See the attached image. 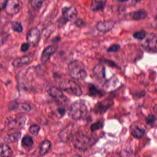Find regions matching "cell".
Returning a JSON list of instances; mask_svg holds the SVG:
<instances>
[{
    "label": "cell",
    "instance_id": "obj_1",
    "mask_svg": "<svg viewBox=\"0 0 157 157\" xmlns=\"http://www.w3.org/2000/svg\"><path fill=\"white\" fill-rule=\"evenodd\" d=\"M70 76L76 80L84 79L87 76L86 66L82 62L77 60L72 61L68 65Z\"/></svg>",
    "mask_w": 157,
    "mask_h": 157
},
{
    "label": "cell",
    "instance_id": "obj_2",
    "mask_svg": "<svg viewBox=\"0 0 157 157\" xmlns=\"http://www.w3.org/2000/svg\"><path fill=\"white\" fill-rule=\"evenodd\" d=\"M87 112V107L82 100H77L74 102L69 109V115L75 120L83 119L86 115Z\"/></svg>",
    "mask_w": 157,
    "mask_h": 157
},
{
    "label": "cell",
    "instance_id": "obj_3",
    "mask_svg": "<svg viewBox=\"0 0 157 157\" xmlns=\"http://www.w3.org/2000/svg\"><path fill=\"white\" fill-rule=\"evenodd\" d=\"M59 88L62 91H64L74 96H79L82 94L80 86L75 81L71 79H63L59 84Z\"/></svg>",
    "mask_w": 157,
    "mask_h": 157
},
{
    "label": "cell",
    "instance_id": "obj_4",
    "mask_svg": "<svg viewBox=\"0 0 157 157\" xmlns=\"http://www.w3.org/2000/svg\"><path fill=\"white\" fill-rule=\"evenodd\" d=\"M92 139L87 135L78 133L73 139L75 147L80 150H86L92 144Z\"/></svg>",
    "mask_w": 157,
    "mask_h": 157
},
{
    "label": "cell",
    "instance_id": "obj_5",
    "mask_svg": "<svg viewBox=\"0 0 157 157\" xmlns=\"http://www.w3.org/2000/svg\"><path fill=\"white\" fill-rule=\"evenodd\" d=\"M142 44L147 51L150 52H157V37L155 34H147Z\"/></svg>",
    "mask_w": 157,
    "mask_h": 157
},
{
    "label": "cell",
    "instance_id": "obj_6",
    "mask_svg": "<svg viewBox=\"0 0 157 157\" xmlns=\"http://www.w3.org/2000/svg\"><path fill=\"white\" fill-rule=\"evenodd\" d=\"M40 38V30L37 28L31 29L27 33V42L31 46L37 44Z\"/></svg>",
    "mask_w": 157,
    "mask_h": 157
},
{
    "label": "cell",
    "instance_id": "obj_7",
    "mask_svg": "<svg viewBox=\"0 0 157 157\" xmlns=\"http://www.w3.org/2000/svg\"><path fill=\"white\" fill-rule=\"evenodd\" d=\"M63 18L66 21H75L77 18L78 12L76 8L73 6H65L62 9Z\"/></svg>",
    "mask_w": 157,
    "mask_h": 157
},
{
    "label": "cell",
    "instance_id": "obj_8",
    "mask_svg": "<svg viewBox=\"0 0 157 157\" xmlns=\"http://www.w3.org/2000/svg\"><path fill=\"white\" fill-rule=\"evenodd\" d=\"M20 9V6L19 1L17 0L6 1L5 9L6 12L8 14L11 15L16 14L19 12Z\"/></svg>",
    "mask_w": 157,
    "mask_h": 157
},
{
    "label": "cell",
    "instance_id": "obj_9",
    "mask_svg": "<svg viewBox=\"0 0 157 157\" xmlns=\"http://www.w3.org/2000/svg\"><path fill=\"white\" fill-rule=\"evenodd\" d=\"M115 22L113 20L100 21L97 24V29L101 33H106L111 30L114 27Z\"/></svg>",
    "mask_w": 157,
    "mask_h": 157
},
{
    "label": "cell",
    "instance_id": "obj_10",
    "mask_svg": "<svg viewBox=\"0 0 157 157\" xmlns=\"http://www.w3.org/2000/svg\"><path fill=\"white\" fill-rule=\"evenodd\" d=\"M50 96L59 102H64L66 100V97L59 88L52 86L50 88L48 91Z\"/></svg>",
    "mask_w": 157,
    "mask_h": 157
},
{
    "label": "cell",
    "instance_id": "obj_11",
    "mask_svg": "<svg viewBox=\"0 0 157 157\" xmlns=\"http://www.w3.org/2000/svg\"><path fill=\"white\" fill-rule=\"evenodd\" d=\"M113 102L110 100H105L97 103L94 108L96 113L103 114L112 105Z\"/></svg>",
    "mask_w": 157,
    "mask_h": 157
},
{
    "label": "cell",
    "instance_id": "obj_12",
    "mask_svg": "<svg viewBox=\"0 0 157 157\" xmlns=\"http://www.w3.org/2000/svg\"><path fill=\"white\" fill-rule=\"evenodd\" d=\"M57 47L55 45L48 46L43 50L41 54V61L43 63H46L50 59L51 56L57 51Z\"/></svg>",
    "mask_w": 157,
    "mask_h": 157
},
{
    "label": "cell",
    "instance_id": "obj_13",
    "mask_svg": "<svg viewBox=\"0 0 157 157\" xmlns=\"http://www.w3.org/2000/svg\"><path fill=\"white\" fill-rule=\"evenodd\" d=\"M106 2L101 0H93L90 4V9L93 12H99L104 10Z\"/></svg>",
    "mask_w": 157,
    "mask_h": 157
},
{
    "label": "cell",
    "instance_id": "obj_14",
    "mask_svg": "<svg viewBox=\"0 0 157 157\" xmlns=\"http://www.w3.org/2000/svg\"><path fill=\"white\" fill-rule=\"evenodd\" d=\"M131 134L136 138H141L144 135L145 130L137 126H132L130 129Z\"/></svg>",
    "mask_w": 157,
    "mask_h": 157
},
{
    "label": "cell",
    "instance_id": "obj_15",
    "mask_svg": "<svg viewBox=\"0 0 157 157\" xmlns=\"http://www.w3.org/2000/svg\"><path fill=\"white\" fill-rule=\"evenodd\" d=\"M147 13L145 10H139L131 12L129 16L132 19L138 20L144 19L147 16Z\"/></svg>",
    "mask_w": 157,
    "mask_h": 157
},
{
    "label": "cell",
    "instance_id": "obj_16",
    "mask_svg": "<svg viewBox=\"0 0 157 157\" xmlns=\"http://www.w3.org/2000/svg\"><path fill=\"white\" fill-rule=\"evenodd\" d=\"M13 152L11 147L6 144H0V157H11Z\"/></svg>",
    "mask_w": 157,
    "mask_h": 157
},
{
    "label": "cell",
    "instance_id": "obj_17",
    "mask_svg": "<svg viewBox=\"0 0 157 157\" xmlns=\"http://www.w3.org/2000/svg\"><path fill=\"white\" fill-rule=\"evenodd\" d=\"M30 59L28 56H24L14 59L13 62V65L15 67H20L29 62Z\"/></svg>",
    "mask_w": 157,
    "mask_h": 157
},
{
    "label": "cell",
    "instance_id": "obj_18",
    "mask_svg": "<svg viewBox=\"0 0 157 157\" xmlns=\"http://www.w3.org/2000/svg\"><path fill=\"white\" fill-rule=\"evenodd\" d=\"M52 146L50 141L45 140L41 143L40 147L39 154L40 155L43 156L47 154L49 151Z\"/></svg>",
    "mask_w": 157,
    "mask_h": 157
},
{
    "label": "cell",
    "instance_id": "obj_19",
    "mask_svg": "<svg viewBox=\"0 0 157 157\" xmlns=\"http://www.w3.org/2000/svg\"><path fill=\"white\" fill-rule=\"evenodd\" d=\"M13 108L20 112H28L31 110V108L30 105L27 103H20L15 104Z\"/></svg>",
    "mask_w": 157,
    "mask_h": 157
},
{
    "label": "cell",
    "instance_id": "obj_20",
    "mask_svg": "<svg viewBox=\"0 0 157 157\" xmlns=\"http://www.w3.org/2000/svg\"><path fill=\"white\" fill-rule=\"evenodd\" d=\"M89 95L93 97H101L103 96V93L101 90L98 88L94 85L90 84L89 85Z\"/></svg>",
    "mask_w": 157,
    "mask_h": 157
},
{
    "label": "cell",
    "instance_id": "obj_21",
    "mask_svg": "<svg viewBox=\"0 0 157 157\" xmlns=\"http://www.w3.org/2000/svg\"><path fill=\"white\" fill-rule=\"evenodd\" d=\"M25 119L24 118H18V119H16V122H15L14 120H12L10 121V123L9 124V126L10 128H15L17 127H19V126H21L22 124H24L25 123Z\"/></svg>",
    "mask_w": 157,
    "mask_h": 157
},
{
    "label": "cell",
    "instance_id": "obj_22",
    "mask_svg": "<svg viewBox=\"0 0 157 157\" xmlns=\"http://www.w3.org/2000/svg\"><path fill=\"white\" fill-rule=\"evenodd\" d=\"M33 140L29 135H26L23 137L22 140V145L25 147H29L33 145Z\"/></svg>",
    "mask_w": 157,
    "mask_h": 157
},
{
    "label": "cell",
    "instance_id": "obj_23",
    "mask_svg": "<svg viewBox=\"0 0 157 157\" xmlns=\"http://www.w3.org/2000/svg\"><path fill=\"white\" fill-rule=\"evenodd\" d=\"M11 26H12V29L16 32H21L23 31V26L22 24L18 21H13L11 24Z\"/></svg>",
    "mask_w": 157,
    "mask_h": 157
},
{
    "label": "cell",
    "instance_id": "obj_24",
    "mask_svg": "<svg viewBox=\"0 0 157 157\" xmlns=\"http://www.w3.org/2000/svg\"><path fill=\"white\" fill-rule=\"evenodd\" d=\"M94 72L98 76H101V77H102L103 78L105 77L104 67L101 65H97L94 69Z\"/></svg>",
    "mask_w": 157,
    "mask_h": 157
},
{
    "label": "cell",
    "instance_id": "obj_25",
    "mask_svg": "<svg viewBox=\"0 0 157 157\" xmlns=\"http://www.w3.org/2000/svg\"><path fill=\"white\" fill-rule=\"evenodd\" d=\"M147 33L146 31L144 30H140L137 31L134 34L133 37L135 38L140 40H143L145 38Z\"/></svg>",
    "mask_w": 157,
    "mask_h": 157
},
{
    "label": "cell",
    "instance_id": "obj_26",
    "mask_svg": "<svg viewBox=\"0 0 157 157\" xmlns=\"http://www.w3.org/2000/svg\"><path fill=\"white\" fill-rule=\"evenodd\" d=\"M20 137V133L17 132L10 135L6 139H7V141L11 142V143H15V142L18 141Z\"/></svg>",
    "mask_w": 157,
    "mask_h": 157
},
{
    "label": "cell",
    "instance_id": "obj_27",
    "mask_svg": "<svg viewBox=\"0 0 157 157\" xmlns=\"http://www.w3.org/2000/svg\"><path fill=\"white\" fill-rule=\"evenodd\" d=\"M43 2L42 1H30V4L31 6L34 9H39L42 6Z\"/></svg>",
    "mask_w": 157,
    "mask_h": 157
},
{
    "label": "cell",
    "instance_id": "obj_28",
    "mask_svg": "<svg viewBox=\"0 0 157 157\" xmlns=\"http://www.w3.org/2000/svg\"><path fill=\"white\" fill-rule=\"evenodd\" d=\"M40 127L36 124H34L30 127L29 129V132L34 135H36L39 132Z\"/></svg>",
    "mask_w": 157,
    "mask_h": 157
},
{
    "label": "cell",
    "instance_id": "obj_29",
    "mask_svg": "<svg viewBox=\"0 0 157 157\" xmlns=\"http://www.w3.org/2000/svg\"><path fill=\"white\" fill-rule=\"evenodd\" d=\"M156 120V117L154 115L151 114V115H148L145 121L147 124H148V125H151V124L155 123Z\"/></svg>",
    "mask_w": 157,
    "mask_h": 157
},
{
    "label": "cell",
    "instance_id": "obj_30",
    "mask_svg": "<svg viewBox=\"0 0 157 157\" xmlns=\"http://www.w3.org/2000/svg\"><path fill=\"white\" fill-rule=\"evenodd\" d=\"M121 49V46L119 44H115L111 45L108 48L107 51L109 53H115Z\"/></svg>",
    "mask_w": 157,
    "mask_h": 157
},
{
    "label": "cell",
    "instance_id": "obj_31",
    "mask_svg": "<svg viewBox=\"0 0 157 157\" xmlns=\"http://www.w3.org/2000/svg\"><path fill=\"white\" fill-rule=\"evenodd\" d=\"M103 127V124L101 122H98L95 123L90 126V130L92 131H97V130H99L101 129Z\"/></svg>",
    "mask_w": 157,
    "mask_h": 157
},
{
    "label": "cell",
    "instance_id": "obj_32",
    "mask_svg": "<svg viewBox=\"0 0 157 157\" xmlns=\"http://www.w3.org/2000/svg\"><path fill=\"white\" fill-rule=\"evenodd\" d=\"M74 22L75 26H77L78 27H82L85 25V21L81 18H77L74 21Z\"/></svg>",
    "mask_w": 157,
    "mask_h": 157
},
{
    "label": "cell",
    "instance_id": "obj_33",
    "mask_svg": "<svg viewBox=\"0 0 157 157\" xmlns=\"http://www.w3.org/2000/svg\"><path fill=\"white\" fill-rule=\"evenodd\" d=\"M30 45L28 42H25L22 44L21 46V51L22 52H26L29 49Z\"/></svg>",
    "mask_w": 157,
    "mask_h": 157
},
{
    "label": "cell",
    "instance_id": "obj_34",
    "mask_svg": "<svg viewBox=\"0 0 157 157\" xmlns=\"http://www.w3.org/2000/svg\"><path fill=\"white\" fill-rule=\"evenodd\" d=\"M103 61L104 62H105V63L107 64L110 65V66H114V67L116 66V65H115V64L112 61H110V60H103Z\"/></svg>",
    "mask_w": 157,
    "mask_h": 157
},
{
    "label": "cell",
    "instance_id": "obj_35",
    "mask_svg": "<svg viewBox=\"0 0 157 157\" xmlns=\"http://www.w3.org/2000/svg\"><path fill=\"white\" fill-rule=\"evenodd\" d=\"M6 1L5 0H0V11L5 7Z\"/></svg>",
    "mask_w": 157,
    "mask_h": 157
},
{
    "label": "cell",
    "instance_id": "obj_36",
    "mask_svg": "<svg viewBox=\"0 0 157 157\" xmlns=\"http://www.w3.org/2000/svg\"><path fill=\"white\" fill-rule=\"evenodd\" d=\"M61 40V37H54V38L52 39V42L53 43H56V42H58V41H60Z\"/></svg>",
    "mask_w": 157,
    "mask_h": 157
},
{
    "label": "cell",
    "instance_id": "obj_37",
    "mask_svg": "<svg viewBox=\"0 0 157 157\" xmlns=\"http://www.w3.org/2000/svg\"><path fill=\"white\" fill-rule=\"evenodd\" d=\"M59 112L61 115H63L65 113V111H64V109L62 108H59Z\"/></svg>",
    "mask_w": 157,
    "mask_h": 157
},
{
    "label": "cell",
    "instance_id": "obj_38",
    "mask_svg": "<svg viewBox=\"0 0 157 157\" xmlns=\"http://www.w3.org/2000/svg\"><path fill=\"white\" fill-rule=\"evenodd\" d=\"M73 157H81V156H74Z\"/></svg>",
    "mask_w": 157,
    "mask_h": 157
}]
</instances>
